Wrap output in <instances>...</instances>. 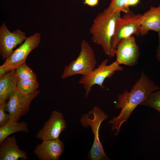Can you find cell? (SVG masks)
I'll return each mask as SVG.
<instances>
[{"instance_id":"1","label":"cell","mask_w":160,"mask_h":160,"mask_svg":"<svg viewBox=\"0 0 160 160\" xmlns=\"http://www.w3.org/2000/svg\"><path fill=\"white\" fill-rule=\"evenodd\" d=\"M159 89L160 87L142 71L139 79L130 92L125 90L117 95L115 107L116 109H121L120 113L109 121L111 125V130H116L114 136H118L122 125L127 120L136 108L145 101L152 92Z\"/></svg>"},{"instance_id":"2","label":"cell","mask_w":160,"mask_h":160,"mask_svg":"<svg viewBox=\"0 0 160 160\" xmlns=\"http://www.w3.org/2000/svg\"><path fill=\"white\" fill-rule=\"evenodd\" d=\"M121 12L119 11L110 12L105 9L97 15L90 30L93 41L100 46L110 58L115 55L111 47V41L117 21L121 17Z\"/></svg>"},{"instance_id":"3","label":"cell","mask_w":160,"mask_h":160,"mask_svg":"<svg viewBox=\"0 0 160 160\" xmlns=\"http://www.w3.org/2000/svg\"><path fill=\"white\" fill-rule=\"evenodd\" d=\"M108 117V114L97 106L82 115L80 118V121L82 126L85 128L90 127L94 135L93 143L88 154L90 160H110L104 151L99 135L100 125Z\"/></svg>"},{"instance_id":"4","label":"cell","mask_w":160,"mask_h":160,"mask_svg":"<svg viewBox=\"0 0 160 160\" xmlns=\"http://www.w3.org/2000/svg\"><path fill=\"white\" fill-rule=\"evenodd\" d=\"M80 47L78 56L65 67L61 78L64 79L77 74L87 75L95 68L97 61L92 47L84 39L82 41Z\"/></svg>"},{"instance_id":"5","label":"cell","mask_w":160,"mask_h":160,"mask_svg":"<svg viewBox=\"0 0 160 160\" xmlns=\"http://www.w3.org/2000/svg\"><path fill=\"white\" fill-rule=\"evenodd\" d=\"M108 61L107 59L103 60L97 68L88 75L82 76L79 79L78 84L83 86L86 98L88 97L93 85H97L101 89H105L103 83L106 78H111L116 71H123V67L120 66L116 60L108 65Z\"/></svg>"},{"instance_id":"6","label":"cell","mask_w":160,"mask_h":160,"mask_svg":"<svg viewBox=\"0 0 160 160\" xmlns=\"http://www.w3.org/2000/svg\"><path fill=\"white\" fill-rule=\"evenodd\" d=\"M142 15L135 14L130 11L125 13L117 20L111 41V47L115 53L117 45L121 41L133 34L137 36L140 35Z\"/></svg>"},{"instance_id":"7","label":"cell","mask_w":160,"mask_h":160,"mask_svg":"<svg viewBox=\"0 0 160 160\" xmlns=\"http://www.w3.org/2000/svg\"><path fill=\"white\" fill-rule=\"evenodd\" d=\"M40 93L39 90H37L32 94L26 95L16 90L5 104V111L9 114V121L18 122L22 116L28 112L31 103Z\"/></svg>"},{"instance_id":"8","label":"cell","mask_w":160,"mask_h":160,"mask_svg":"<svg viewBox=\"0 0 160 160\" xmlns=\"http://www.w3.org/2000/svg\"><path fill=\"white\" fill-rule=\"evenodd\" d=\"M41 40L40 33H36L26 38L24 42L14 51L2 65L12 70L25 63L26 59L32 50L37 48Z\"/></svg>"},{"instance_id":"9","label":"cell","mask_w":160,"mask_h":160,"mask_svg":"<svg viewBox=\"0 0 160 160\" xmlns=\"http://www.w3.org/2000/svg\"><path fill=\"white\" fill-rule=\"evenodd\" d=\"M25 34L19 29L11 32L5 23L0 28V54L3 60H6L12 54L13 49L21 44L26 39Z\"/></svg>"},{"instance_id":"10","label":"cell","mask_w":160,"mask_h":160,"mask_svg":"<svg viewBox=\"0 0 160 160\" xmlns=\"http://www.w3.org/2000/svg\"><path fill=\"white\" fill-rule=\"evenodd\" d=\"M66 127V122L62 113L54 111L42 128L37 132L36 137L42 141L59 139L60 133Z\"/></svg>"},{"instance_id":"11","label":"cell","mask_w":160,"mask_h":160,"mask_svg":"<svg viewBox=\"0 0 160 160\" xmlns=\"http://www.w3.org/2000/svg\"><path fill=\"white\" fill-rule=\"evenodd\" d=\"M140 55L135 39L131 36L121 41L116 51V61L120 65L134 66L137 63Z\"/></svg>"},{"instance_id":"12","label":"cell","mask_w":160,"mask_h":160,"mask_svg":"<svg viewBox=\"0 0 160 160\" xmlns=\"http://www.w3.org/2000/svg\"><path fill=\"white\" fill-rule=\"evenodd\" d=\"M64 149L63 142L58 139L43 140L36 145L33 153L40 160H59Z\"/></svg>"},{"instance_id":"13","label":"cell","mask_w":160,"mask_h":160,"mask_svg":"<svg viewBox=\"0 0 160 160\" xmlns=\"http://www.w3.org/2000/svg\"><path fill=\"white\" fill-rule=\"evenodd\" d=\"M26 160L29 159L26 152L20 149L14 135L0 143V160Z\"/></svg>"},{"instance_id":"14","label":"cell","mask_w":160,"mask_h":160,"mask_svg":"<svg viewBox=\"0 0 160 160\" xmlns=\"http://www.w3.org/2000/svg\"><path fill=\"white\" fill-rule=\"evenodd\" d=\"M151 30L158 33L160 31V5L156 7L151 6L142 15L140 35H145Z\"/></svg>"},{"instance_id":"15","label":"cell","mask_w":160,"mask_h":160,"mask_svg":"<svg viewBox=\"0 0 160 160\" xmlns=\"http://www.w3.org/2000/svg\"><path fill=\"white\" fill-rule=\"evenodd\" d=\"M17 81L15 69L0 76V104L7 102L16 90Z\"/></svg>"},{"instance_id":"16","label":"cell","mask_w":160,"mask_h":160,"mask_svg":"<svg viewBox=\"0 0 160 160\" xmlns=\"http://www.w3.org/2000/svg\"><path fill=\"white\" fill-rule=\"evenodd\" d=\"M28 131V124L25 122H13L9 121L0 126V143L12 134L19 132L27 133Z\"/></svg>"},{"instance_id":"17","label":"cell","mask_w":160,"mask_h":160,"mask_svg":"<svg viewBox=\"0 0 160 160\" xmlns=\"http://www.w3.org/2000/svg\"><path fill=\"white\" fill-rule=\"evenodd\" d=\"M39 86L37 79H26L18 80L16 90L26 95L35 92Z\"/></svg>"},{"instance_id":"18","label":"cell","mask_w":160,"mask_h":160,"mask_svg":"<svg viewBox=\"0 0 160 160\" xmlns=\"http://www.w3.org/2000/svg\"><path fill=\"white\" fill-rule=\"evenodd\" d=\"M15 70L18 80L30 79H37L36 75L25 62L17 67Z\"/></svg>"},{"instance_id":"19","label":"cell","mask_w":160,"mask_h":160,"mask_svg":"<svg viewBox=\"0 0 160 160\" xmlns=\"http://www.w3.org/2000/svg\"><path fill=\"white\" fill-rule=\"evenodd\" d=\"M140 105L153 108L160 113V90L152 92Z\"/></svg>"},{"instance_id":"20","label":"cell","mask_w":160,"mask_h":160,"mask_svg":"<svg viewBox=\"0 0 160 160\" xmlns=\"http://www.w3.org/2000/svg\"><path fill=\"white\" fill-rule=\"evenodd\" d=\"M127 0H111L108 7L105 9L109 12L119 11L127 13L130 11Z\"/></svg>"},{"instance_id":"21","label":"cell","mask_w":160,"mask_h":160,"mask_svg":"<svg viewBox=\"0 0 160 160\" xmlns=\"http://www.w3.org/2000/svg\"><path fill=\"white\" fill-rule=\"evenodd\" d=\"M6 103L0 104V126L6 123L9 120V113H7L5 112Z\"/></svg>"},{"instance_id":"22","label":"cell","mask_w":160,"mask_h":160,"mask_svg":"<svg viewBox=\"0 0 160 160\" xmlns=\"http://www.w3.org/2000/svg\"><path fill=\"white\" fill-rule=\"evenodd\" d=\"M158 33L159 43L156 51V57L157 61L160 63V31Z\"/></svg>"},{"instance_id":"23","label":"cell","mask_w":160,"mask_h":160,"mask_svg":"<svg viewBox=\"0 0 160 160\" xmlns=\"http://www.w3.org/2000/svg\"><path fill=\"white\" fill-rule=\"evenodd\" d=\"M99 0H84V4L90 6H94L97 5Z\"/></svg>"},{"instance_id":"24","label":"cell","mask_w":160,"mask_h":160,"mask_svg":"<svg viewBox=\"0 0 160 160\" xmlns=\"http://www.w3.org/2000/svg\"><path fill=\"white\" fill-rule=\"evenodd\" d=\"M11 70L8 67L2 65L0 66V76Z\"/></svg>"},{"instance_id":"25","label":"cell","mask_w":160,"mask_h":160,"mask_svg":"<svg viewBox=\"0 0 160 160\" xmlns=\"http://www.w3.org/2000/svg\"><path fill=\"white\" fill-rule=\"evenodd\" d=\"M140 0H127L129 6H134L137 5L139 2Z\"/></svg>"}]
</instances>
